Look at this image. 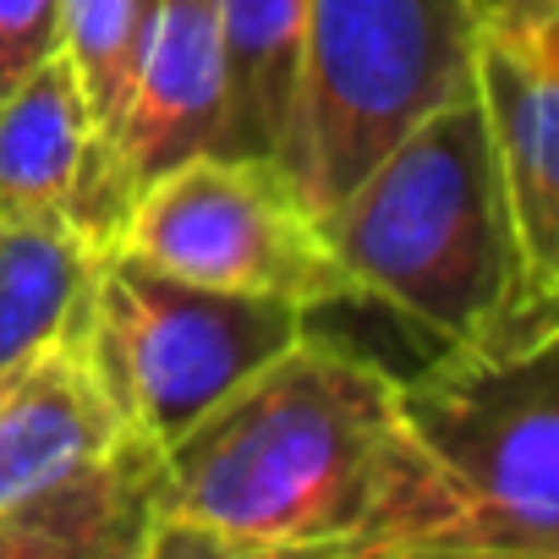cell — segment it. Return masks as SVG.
Returning a JSON list of instances; mask_svg holds the SVG:
<instances>
[{
    "mask_svg": "<svg viewBox=\"0 0 559 559\" xmlns=\"http://www.w3.org/2000/svg\"><path fill=\"white\" fill-rule=\"evenodd\" d=\"M110 247H127L192 286L274 297L302 313L362 302L357 280L324 241L313 198L269 154L209 148L148 176Z\"/></svg>",
    "mask_w": 559,
    "mask_h": 559,
    "instance_id": "6",
    "label": "cell"
},
{
    "mask_svg": "<svg viewBox=\"0 0 559 559\" xmlns=\"http://www.w3.org/2000/svg\"><path fill=\"white\" fill-rule=\"evenodd\" d=\"M395 433V373L302 330L159 450L143 559L357 554Z\"/></svg>",
    "mask_w": 559,
    "mask_h": 559,
    "instance_id": "1",
    "label": "cell"
},
{
    "mask_svg": "<svg viewBox=\"0 0 559 559\" xmlns=\"http://www.w3.org/2000/svg\"><path fill=\"white\" fill-rule=\"evenodd\" d=\"M559 324L395 379L401 433L357 543L384 559H559Z\"/></svg>",
    "mask_w": 559,
    "mask_h": 559,
    "instance_id": "2",
    "label": "cell"
},
{
    "mask_svg": "<svg viewBox=\"0 0 559 559\" xmlns=\"http://www.w3.org/2000/svg\"><path fill=\"white\" fill-rule=\"evenodd\" d=\"M83 324L127 428L165 450L247 373L286 352L308 330V313L274 297L192 286L127 247H105L94 258Z\"/></svg>",
    "mask_w": 559,
    "mask_h": 559,
    "instance_id": "5",
    "label": "cell"
},
{
    "mask_svg": "<svg viewBox=\"0 0 559 559\" xmlns=\"http://www.w3.org/2000/svg\"><path fill=\"white\" fill-rule=\"evenodd\" d=\"M94 241L78 225H7L0 230V368L45 346L88 297Z\"/></svg>",
    "mask_w": 559,
    "mask_h": 559,
    "instance_id": "12",
    "label": "cell"
},
{
    "mask_svg": "<svg viewBox=\"0 0 559 559\" xmlns=\"http://www.w3.org/2000/svg\"><path fill=\"white\" fill-rule=\"evenodd\" d=\"M319 225L362 302L401 313L439 346L554 324L559 292L532 286L526 274L477 94L406 127L319 209Z\"/></svg>",
    "mask_w": 559,
    "mask_h": 559,
    "instance_id": "3",
    "label": "cell"
},
{
    "mask_svg": "<svg viewBox=\"0 0 559 559\" xmlns=\"http://www.w3.org/2000/svg\"><path fill=\"white\" fill-rule=\"evenodd\" d=\"M225 138V56L214 0H148V23L132 67V88L110 138L116 192H132L192 159L219 148Z\"/></svg>",
    "mask_w": 559,
    "mask_h": 559,
    "instance_id": "10",
    "label": "cell"
},
{
    "mask_svg": "<svg viewBox=\"0 0 559 559\" xmlns=\"http://www.w3.org/2000/svg\"><path fill=\"white\" fill-rule=\"evenodd\" d=\"M121 214L127 203L116 192L78 72L56 45L34 72L0 94V230L78 225L110 247Z\"/></svg>",
    "mask_w": 559,
    "mask_h": 559,
    "instance_id": "9",
    "label": "cell"
},
{
    "mask_svg": "<svg viewBox=\"0 0 559 559\" xmlns=\"http://www.w3.org/2000/svg\"><path fill=\"white\" fill-rule=\"evenodd\" d=\"M472 12L488 17V12H559V0H472Z\"/></svg>",
    "mask_w": 559,
    "mask_h": 559,
    "instance_id": "15",
    "label": "cell"
},
{
    "mask_svg": "<svg viewBox=\"0 0 559 559\" xmlns=\"http://www.w3.org/2000/svg\"><path fill=\"white\" fill-rule=\"evenodd\" d=\"M472 0H308L286 170L330 209L406 127L472 94Z\"/></svg>",
    "mask_w": 559,
    "mask_h": 559,
    "instance_id": "4",
    "label": "cell"
},
{
    "mask_svg": "<svg viewBox=\"0 0 559 559\" xmlns=\"http://www.w3.org/2000/svg\"><path fill=\"white\" fill-rule=\"evenodd\" d=\"M472 94L499 159L532 286L559 292V12H488Z\"/></svg>",
    "mask_w": 559,
    "mask_h": 559,
    "instance_id": "7",
    "label": "cell"
},
{
    "mask_svg": "<svg viewBox=\"0 0 559 559\" xmlns=\"http://www.w3.org/2000/svg\"><path fill=\"white\" fill-rule=\"evenodd\" d=\"M143 23H148V0H61L56 45L67 50V61L78 72L83 105H88L94 132L105 143V159H110V138H116L127 88H132Z\"/></svg>",
    "mask_w": 559,
    "mask_h": 559,
    "instance_id": "13",
    "label": "cell"
},
{
    "mask_svg": "<svg viewBox=\"0 0 559 559\" xmlns=\"http://www.w3.org/2000/svg\"><path fill=\"white\" fill-rule=\"evenodd\" d=\"M214 17H219V56H225L219 154H269L286 165L308 0H214Z\"/></svg>",
    "mask_w": 559,
    "mask_h": 559,
    "instance_id": "11",
    "label": "cell"
},
{
    "mask_svg": "<svg viewBox=\"0 0 559 559\" xmlns=\"http://www.w3.org/2000/svg\"><path fill=\"white\" fill-rule=\"evenodd\" d=\"M61 0H0V94L56 50Z\"/></svg>",
    "mask_w": 559,
    "mask_h": 559,
    "instance_id": "14",
    "label": "cell"
},
{
    "mask_svg": "<svg viewBox=\"0 0 559 559\" xmlns=\"http://www.w3.org/2000/svg\"><path fill=\"white\" fill-rule=\"evenodd\" d=\"M132 444L148 439L127 428L94 362L83 308L45 346L0 368V521L78 488Z\"/></svg>",
    "mask_w": 559,
    "mask_h": 559,
    "instance_id": "8",
    "label": "cell"
}]
</instances>
